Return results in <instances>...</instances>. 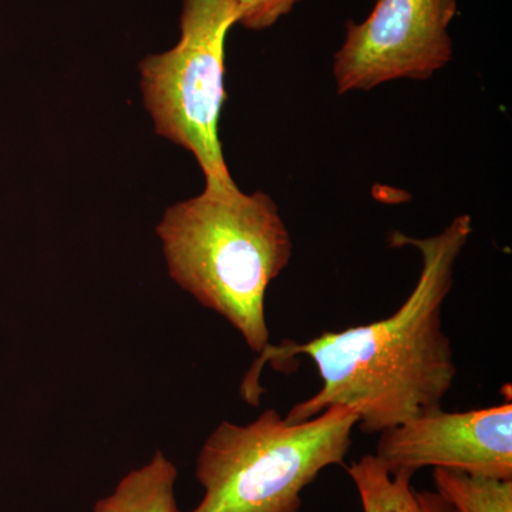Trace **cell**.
<instances>
[{
  "mask_svg": "<svg viewBox=\"0 0 512 512\" xmlns=\"http://www.w3.org/2000/svg\"><path fill=\"white\" fill-rule=\"evenodd\" d=\"M437 493L456 512H512V480L434 468Z\"/></svg>",
  "mask_w": 512,
  "mask_h": 512,
  "instance_id": "9c48e42d",
  "label": "cell"
},
{
  "mask_svg": "<svg viewBox=\"0 0 512 512\" xmlns=\"http://www.w3.org/2000/svg\"><path fill=\"white\" fill-rule=\"evenodd\" d=\"M356 426V413L338 406L295 424L275 409L245 426L222 421L198 453L204 497L188 512H299L305 488L343 464Z\"/></svg>",
  "mask_w": 512,
  "mask_h": 512,
  "instance_id": "3957f363",
  "label": "cell"
},
{
  "mask_svg": "<svg viewBox=\"0 0 512 512\" xmlns=\"http://www.w3.org/2000/svg\"><path fill=\"white\" fill-rule=\"evenodd\" d=\"M238 15L234 0H183L180 42L140 63L141 90L158 136L190 151L205 183L232 185L220 141L225 42Z\"/></svg>",
  "mask_w": 512,
  "mask_h": 512,
  "instance_id": "277c9868",
  "label": "cell"
},
{
  "mask_svg": "<svg viewBox=\"0 0 512 512\" xmlns=\"http://www.w3.org/2000/svg\"><path fill=\"white\" fill-rule=\"evenodd\" d=\"M363 512H456L437 491L417 490L413 474L389 473L375 456L348 467Z\"/></svg>",
  "mask_w": 512,
  "mask_h": 512,
  "instance_id": "52a82bcc",
  "label": "cell"
},
{
  "mask_svg": "<svg viewBox=\"0 0 512 512\" xmlns=\"http://www.w3.org/2000/svg\"><path fill=\"white\" fill-rule=\"evenodd\" d=\"M457 0H376L363 22H346L335 59L336 92H369L394 80H429L453 59Z\"/></svg>",
  "mask_w": 512,
  "mask_h": 512,
  "instance_id": "5b68a950",
  "label": "cell"
},
{
  "mask_svg": "<svg viewBox=\"0 0 512 512\" xmlns=\"http://www.w3.org/2000/svg\"><path fill=\"white\" fill-rule=\"evenodd\" d=\"M156 232L175 284L228 320L261 355L271 343L266 292L293 252L271 195L205 183L202 194L167 208Z\"/></svg>",
  "mask_w": 512,
  "mask_h": 512,
  "instance_id": "7a4b0ae2",
  "label": "cell"
},
{
  "mask_svg": "<svg viewBox=\"0 0 512 512\" xmlns=\"http://www.w3.org/2000/svg\"><path fill=\"white\" fill-rule=\"evenodd\" d=\"M178 470L163 451L128 473L116 490L94 504L93 512H181L175 497Z\"/></svg>",
  "mask_w": 512,
  "mask_h": 512,
  "instance_id": "ba28073f",
  "label": "cell"
},
{
  "mask_svg": "<svg viewBox=\"0 0 512 512\" xmlns=\"http://www.w3.org/2000/svg\"><path fill=\"white\" fill-rule=\"evenodd\" d=\"M471 234L470 215H458L429 238L393 232L390 245L416 248L423 262L406 302L389 318L369 325L323 332L305 343H269L242 384L245 402L258 406L265 363L281 367L303 355L315 363L322 386L289 410L286 423H302L338 406L356 413L362 433L380 434L424 410L443 407L457 377L453 346L443 330L444 302Z\"/></svg>",
  "mask_w": 512,
  "mask_h": 512,
  "instance_id": "6da1fadb",
  "label": "cell"
},
{
  "mask_svg": "<svg viewBox=\"0 0 512 512\" xmlns=\"http://www.w3.org/2000/svg\"><path fill=\"white\" fill-rule=\"evenodd\" d=\"M373 456L392 474L414 476L433 467L512 480V404L468 412L424 410L380 433Z\"/></svg>",
  "mask_w": 512,
  "mask_h": 512,
  "instance_id": "8992f818",
  "label": "cell"
},
{
  "mask_svg": "<svg viewBox=\"0 0 512 512\" xmlns=\"http://www.w3.org/2000/svg\"><path fill=\"white\" fill-rule=\"evenodd\" d=\"M299 2L301 0H234L239 25L255 32L272 28Z\"/></svg>",
  "mask_w": 512,
  "mask_h": 512,
  "instance_id": "30bf717a",
  "label": "cell"
}]
</instances>
